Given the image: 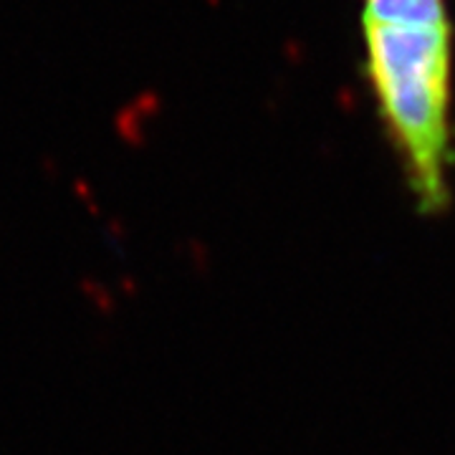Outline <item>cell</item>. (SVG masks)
Segmentation results:
<instances>
[{"label":"cell","mask_w":455,"mask_h":455,"mask_svg":"<svg viewBox=\"0 0 455 455\" xmlns=\"http://www.w3.org/2000/svg\"><path fill=\"white\" fill-rule=\"evenodd\" d=\"M364 59L382 122L423 212L451 203L453 26L364 20Z\"/></svg>","instance_id":"6da1fadb"},{"label":"cell","mask_w":455,"mask_h":455,"mask_svg":"<svg viewBox=\"0 0 455 455\" xmlns=\"http://www.w3.org/2000/svg\"><path fill=\"white\" fill-rule=\"evenodd\" d=\"M364 20L403 26L451 23L445 13V0H364Z\"/></svg>","instance_id":"7a4b0ae2"}]
</instances>
